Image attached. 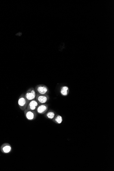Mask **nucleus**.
<instances>
[{
  "label": "nucleus",
  "instance_id": "1",
  "mask_svg": "<svg viewBox=\"0 0 114 171\" xmlns=\"http://www.w3.org/2000/svg\"><path fill=\"white\" fill-rule=\"evenodd\" d=\"M29 101L27 100L24 94H22L18 99V103L19 107L23 111L27 109Z\"/></svg>",
  "mask_w": 114,
  "mask_h": 171
},
{
  "label": "nucleus",
  "instance_id": "2",
  "mask_svg": "<svg viewBox=\"0 0 114 171\" xmlns=\"http://www.w3.org/2000/svg\"><path fill=\"white\" fill-rule=\"evenodd\" d=\"M35 90L37 93L40 94H47L49 92V88L47 86L43 84H40L36 86L35 88Z\"/></svg>",
  "mask_w": 114,
  "mask_h": 171
},
{
  "label": "nucleus",
  "instance_id": "3",
  "mask_svg": "<svg viewBox=\"0 0 114 171\" xmlns=\"http://www.w3.org/2000/svg\"><path fill=\"white\" fill-rule=\"evenodd\" d=\"M36 94L35 89L31 88L26 92L25 95L26 98L29 101L35 99Z\"/></svg>",
  "mask_w": 114,
  "mask_h": 171
},
{
  "label": "nucleus",
  "instance_id": "4",
  "mask_svg": "<svg viewBox=\"0 0 114 171\" xmlns=\"http://www.w3.org/2000/svg\"><path fill=\"white\" fill-rule=\"evenodd\" d=\"M24 111L26 118L29 120H35L37 116V114L35 111H32L26 109Z\"/></svg>",
  "mask_w": 114,
  "mask_h": 171
},
{
  "label": "nucleus",
  "instance_id": "5",
  "mask_svg": "<svg viewBox=\"0 0 114 171\" xmlns=\"http://www.w3.org/2000/svg\"><path fill=\"white\" fill-rule=\"evenodd\" d=\"M35 99L39 104H44L49 99V97L47 94L42 95L36 93Z\"/></svg>",
  "mask_w": 114,
  "mask_h": 171
},
{
  "label": "nucleus",
  "instance_id": "6",
  "mask_svg": "<svg viewBox=\"0 0 114 171\" xmlns=\"http://www.w3.org/2000/svg\"><path fill=\"white\" fill-rule=\"evenodd\" d=\"M48 109V105L44 103L38 105L36 110V112L38 114H42L46 113Z\"/></svg>",
  "mask_w": 114,
  "mask_h": 171
},
{
  "label": "nucleus",
  "instance_id": "7",
  "mask_svg": "<svg viewBox=\"0 0 114 171\" xmlns=\"http://www.w3.org/2000/svg\"><path fill=\"white\" fill-rule=\"evenodd\" d=\"M39 103L36 99H34L29 101L28 104L27 109L32 110V111H35L37 108L38 107Z\"/></svg>",
  "mask_w": 114,
  "mask_h": 171
},
{
  "label": "nucleus",
  "instance_id": "8",
  "mask_svg": "<svg viewBox=\"0 0 114 171\" xmlns=\"http://www.w3.org/2000/svg\"><path fill=\"white\" fill-rule=\"evenodd\" d=\"M2 152L5 153H9L12 150L11 147L9 144H5L1 147Z\"/></svg>",
  "mask_w": 114,
  "mask_h": 171
},
{
  "label": "nucleus",
  "instance_id": "9",
  "mask_svg": "<svg viewBox=\"0 0 114 171\" xmlns=\"http://www.w3.org/2000/svg\"><path fill=\"white\" fill-rule=\"evenodd\" d=\"M61 93L63 96H66L69 94V88L67 86H63L61 88Z\"/></svg>",
  "mask_w": 114,
  "mask_h": 171
},
{
  "label": "nucleus",
  "instance_id": "10",
  "mask_svg": "<svg viewBox=\"0 0 114 171\" xmlns=\"http://www.w3.org/2000/svg\"><path fill=\"white\" fill-rule=\"evenodd\" d=\"M54 122L57 124H61L63 121V118L61 116L59 115L55 116L54 118L53 119Z\"/></svg>",
  "mask_w": 114,
  "mask_h": 171
},
{
  "label": "nucleus",
  "instance_id": "11",
  "mask_svg": "<svg viewBox=\"0 0 114 171\" xmlns=\"http://www.w3.org/2000/svg\"><path fill=\"white\" fill-rule=\"evenodd\" d=\"M46 116L47 118L49 119L52 120L55 116V114L54 112L50 111L47 112Z\"/></svg>",
  "mask_w": 114,
  "mask_h": 171
}]
</instances>
